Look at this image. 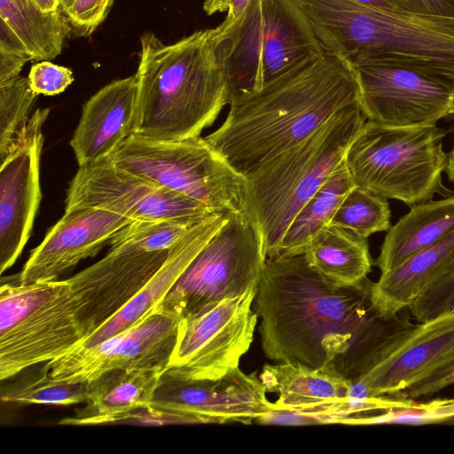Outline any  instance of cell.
<instances>
[{
  "mask_svg": "<svg viewBox=\"0 0 454 454\" xmlns=\"http://www.w3.org/2000/svg\"><path fill=\"white\" fill-rule=\"evenodd\" d=\"M87 389V381L54 380L43 366L38 377L3 391L1 400L23 404L67 406L86 403Z\"/></svg>",
  "mask_w": 454,
  "mask_h": 454,
  "instance_id": "cell-29",
  "label": "cell"
},
{
  "mask_svg": "<svg viewBox=\"0 0 454 454\" xmlns=\"http://www.w3.org/2000/svg\"><path fill=\"white\" fill-rule=\"evenodd\" d=\"M98 207L133 221L199 223L214 214L201 203L123 170L109 159L81 166L69 183L66 208Z\"/></svg>",
  "mask_w": 454,
  "mask_h": 454,
  "instance_id": "cell-12",
  "label": "cell"
},
{
  "mask_svg": "<svg viewBox=\"0 0 454 454\" xmlns=\"http://www.w3.org/2000/svg\"><path fill=\"white\" fill-rule=\"evenodd\" d=\"M182 317L160 302L130 327L85 348L45 363L54 380L89 381L113 370L168 368Z\"/></svg>",
  "mask_w": 454,
  "mask_h": 454,
  "instance_id": "cell-13",
  "label": "cell"
},
{
  "mask_svg": "<svg viewBox=\"0 0 454 454\" xmlns=\"http://www.w3.org/2000/svg\"><path fill=\"white\" fill-rule=\"evenodd\" d=\"M454 418V398L416 402L410 407L395 408L369 417L348 418L345 423L356 425L402 424L425 425L439 423Z\"/></svg>",
  "mask_w": 454,
  "mask_h": 454,
  "instance_id": "cell-31",
  "label": "cell"
},
{
  "mask_svg": "<svg viewBox=\"0 0 454 454\" xmlns=\"http://www.w3.org/2000/svg\"><path fill=\"white\" fill-rule=\"evenodd\" d=\"M212 41L231 98L255 90L325 52L297 0H252L230 27L213 28Z\"/></svg>",
  "mask_w": 454,
  "mask_h": 454,
  "instance_id": "cell-7",
  "label": "cell"
},
{
  "mask_svg": "<svg viewBox=\"0 0 454 454\" xmlns=\"http://www.w3.org/2000/svg\"><path fill=\"white\" fill-rule=\"evenodd\" d=\"M102 259L64 280L0 287V379L72 351L117 314L165 262L125 228Z\"/></svg>",
  "mask_w": 454,
  "mask_h": 454,
  "instance_id": "cell-1",
  "label": "cell"
},
{
  "mask_svg": "<svg viewBox=\"0 0 454 454\" xmlns=\"http://www.w3.org/2000/svg\"><path fill=\"white\" fill-rule=\"evenodd\" d=\"M0 19L25 44L34 61L59 56L72 27L64 12H44L32 0H0Z\"/></svg>",
  "mask_w": 454,
  "mask_h": 454,
  "instance_id": "cell-26",
  "label": "cell"
},
{
  "mask_svg": "<svg viewBox=\"0 0 454 454\" xmlns=\"http://www.w3.org/2000/svg\"><path fill=\"white\" fill-rule=\"evenodd\" d=\"M445 173L447 174L449 180L454 184V146L447 153V165L445 168Z\"/></svg>",
  "mask_w": 454,
  "mask_h": 454,
  "instance_id": "cell-41",
  "label": "cell"
},
{
  "mask_svg": "<svg viewBox=\"0 0 454 454\" xmlns=\"http://www.w3.org/2000/svg\"><path fill=\"white\" fill-rule=\"evenodd\" d=\"M302 254L312 269L343 286L362 285L372 270L367 239L331 224L309 242Z\"/></svg>",
  "mask_w": 454,
  "mask_h": 454,
  "instance_id": "cell-25",
  "label": "cell"
},
{
  "mask_svg": "<svg viewBox=\"0 0 454 454\" xmlns=\"http://www.w3.org/2000/svg\"><path fill=\"white\" fill-rule=\"evenodd\" d=\"M137 97L133 74L105 85L83 104L70 140L79 167L107 159L134 134Z\"/></svg>",
  "mask_w": 454,
  "mask_h": 454,
  "instance_id": "cell-20",
  "label": "cell"
},
{
  "mask_svg": "<svg viewBox=\"0 0 454 454\" xmlns=\"http://www.w3.org/2000/svg\"><path fill=\"white\" fill-rule=\"evenodd\" d=\"M366 120L392 127L432 125L454 114V93L408 67L377 60L350 63Z\"/></svg>",
  "mask_w": 454,
  "mask_h": 454,
  "instance_id": "cell-14",
  "label": "cell"
},
{
  "mask_svg": "<svg viewBox=\"0 0 454 454\" xmlns=\"http://www.w3.org/2000/svg\"><path fill=\"white\" fill-rule=\"evenodd\" d=\"M399 10L425 15L454 17V0H390Z\"/></svg>",
  "mask_w": 454,
  "mask_h": 454,
  "instance_id": "cell-36",
  "label": "cell"
},
{
  "mask_svg": "<svg viewBox=\"0 0 454 454\" xmlns=\"http://www.w3.org/2000/svg\"><path fill=\"white\" fill-rule=\"evenodd\" d=\"M447 131L436 124L392 127L366 120L345 154L356 186L412 207L440 189Z\"/></svg>",
  "mask_w": 454,
  "mask_h": 454,
  "instance_id": "cell-8",
  "label": "cell"
},
{
  "mask_svg": "<svg viewBox=\"0 0 454 454\" xmlns=\"http://www.w3.org/2000/svg\"><path fill=\"white\" fill-rule=\"evenodd\" d=\"M454 261V231L396 267L380 273L372 284L371 301L376 314L385 319L396 317L434 283Z\"/></svg>",
  "mask_w": 454,
  "mask_h": 454,
  "instance_id": "cell-23",
  "label": "cell"
},
{
  "mask_svg": "<svg viewBox=\"0 0 454 454\" xmlns=\"http://www.w3.org/2000/svg\"><path fill=\"white\" fill-rule=\"evenodd\" d=\"M258 286L182 317L167 371L189 380H216L239 367L258 322L253 310Z\"/></svg>",
  "mask_w": 454,
  "mask_h": 454,
  "instance_id": "cell-11",
  "label": "cell"
},
{
  "mask_svg": "<svg viewBox=\"0 0 454 454\" xmlns=\"http://www.w3.org/2000/svg\"><path fill=\"white\" fill-rule=\"evenodd\" d=\"M213 28L165 44L153 32L140 37L134 134L160 141L200 137L231 98L215 55Z\"/></svg>",
  "mask_w": 454,
  "mask_h": 454,
  "instance_id": "cell-4",
  "label": "cell"
},
{
  "mask_svg": "<svg viewBox=\"0 0 454 454\" xmlns=\"http://www.w3.org/2000/svg\"><path fill=\"white\" fill-rule=\"evenodd\" d=\"M167 371V370H166ZM166 371L113 370L88 382L86 405L59 424L88 426L120 423L133 411L148 408Z\"/></svg>",
  "mask_w": 454,
  "mask_h": 454,
  "instance_id": "cell-22",
  "label": "cell"
},
{
  "mask_svg": "<svg viewBox=\"0 0 454 454\" xmlns=\"http://www.w3.org/2000/svg\"><path fill=\"white\" fill-rule=\"evenodd\" d=\"M132 222L98 207L65 209L63 216L32 250L18 283L29 285L56 280L82 260L94 256Z\"/></svg>",
  "mask_w": 454,
  "mask_h": 454,
  "instance_id": "cell-18",
  "label": "cell"
},
{
  "mask_svg": "<svg viewBox=\"0 0 454 454\" xmlns=\"http://www.w3.org/2000/svg\"><path fill=\"white\" fill-rule=\"evenodd\" d=\"M29 55L0 49V84L18 78Z\"/></svg>",
  "mask_w": 454,
  "mask_h": 454,
  "instance_id": "cell-38",
  "label": "cell"
},
{
  "mask_svg": "<svg viewBox=\"0 0 454 454\" xmlns=\"http://www.w3.org/2000/svg\"><path fill=\"white\" fill-rule=\"evenodd\" d=\"M355 186L343 161L296 215L276 257L302 254L309 242L330 225L341 201Z\"/></svg>",
  "mask_w": 454,
  "mask_h": 454,
  "instance_id": "cell-27",
  "label": "cell"
},
{
  "mask_svg": "<svg viewBox=\"0 0 454 454\" xmlns=\"http://www.w3.org/2000/svg\"><path fill=\"white\" fill-rule=\"evenodd\" d=\"M252 0H205L203 10L207 15L227 12L225 20L215 27L221 31L230 27L245 12Z\"/></svg>",
  "mask_w": 454,
  "mask_h": 454,
  "instance_id": "cell-37",
  "label": "cell"
},
{
  "mask_svg": "<svg viewBox=\"0 0 454 454\" xmlns=\"http://www.w3.org/2000/svg\"><path fill=\"white\" fill-rule=\"evenodd\" d=\"M266 392L278 394L277 412H292L340 422L348 417L352 380L334 365L313 368L300 363L265 364L259 375Z\"/></svg>",
  "mask_w": 454,
  "mask_h": 454,
  "instance_id": "cell-19",
  "label": "cell"
},
{
  "mask_svg": "<svg viewBox=\"0 0 454 454\" xmlns=\"http://www.w3.org/2000/svg\"><path fill=\"white\" fill-rule=\"evenodd\" d=\"M256 372L237 367L216 380H189L166 371L150 407L181 415L190 423L251 424L276 413Z\"/></svg>",
  "mask_w": 454,
  "mask_h": 454,
  "instance_id": "cell-15",
  "label": "cell"
},
{
  "mask_svg": "<svg viewBox=\"0 0 454 454\" xmlns=\"http://www.w3.org/2000/svg\"><path fill=\"white\" fill-rule=\"evenodd\" d=\"M114 0H74L64 12L72 31L89 36L106 18Z\"/></svg>",
  "mask_w": 454,
  "mask_h": 454,
  "instance_id": "cell-33",
  "label": "cell"
},
{
  "mask_svg": "<svg viewBox=\"0 0 454 454\" xmlns=\"http://www.w3.org/2000/svg\"><path fill=\"white\" fill-rule=\"evenodd\" d=\"M230 215L228 213H214L192 227L173 244L165 262L141 290L74 349L91 347L136 324L168 294L190 262L228 221Z\"/></svg>",
  "mask_w": 454,
  "mask_h": 454,
  "instance_id": "cell-21",
  "label": "cell"
},
{
  "mask_svg": "<svg viewBox=\"0 0 454 454\" xmlns=\"http://www.w3.org/2000/svg\"><path fill=\"white\" fill-rule=\"evenodd\" d=\"M409 308L419 323L454 314V261Z\"/></svg>",
  "mask_w": 454,
  "mask_h": 454,
  "instance_id": "cell-32",
  "label": "cell"
},
{
  "mask_svg": "<svg viewBox=\"0 0 454 454\" xmlns=\"http://www.w3.org/2000/svg\"><path fill=\"white\" fill-rule=\"evenodd\" d=\"M28 80L31 89L37 94L58 95L71 85L74 75L71 69L43 60L32 66Z\"/></svg>",
  "mask_w": 454,
  "mask_h": 454,
  "instance_id": "cell-34",
  "label": "cell"
},
{
  "mask_svg": "<svg viewBox=\"0 0 454 454\" xmlns=\"http://www.w3.org/2000/svg\"><path fill=\"white\" fill-rule=\"evenodd\" d=\"M454 357V314L404 325L372 355L352 380L371 395H395Z\"/></svg>",
  "mask_w": 454,
  "mask_h": 454,
  "instance_id": "cell-16",
  "label": "cell"
},
{
  "mask_svg": "<svg viewBox=\"0 0 454 454\" xmlns=\"http://www.w3.org/2000/svg\"><path fill=\"white\" fill-rule=\"evenodd\" d=\"M356 104L360 90L350 63L325 51L255 90L232 96L225 120L204 138L247 178Z\"/></svg>",
  "mask_w": 454,
  "mask_h": 454,
  "instance_id": "cell-3",
  "label": "cell"
},
{
  "mask_svg": "<svg viewBox=\"0 0 454 454\" xmlns=\"http://www.w3.org/2000/svg\"><path fill=\"white\" fill-rule=\"evenodd\" d=\"M74 0H59L60 9L65 12Z\"/></svg>",
  "mask_w": 454,
  "mask_h": 454,
  "instance_id": "cell-42",
  "label": "cell"
},
{
  "mask_svg": "<svg viewBox=\"0 0 454 454\" xmlns=\"http://www.w3.org/2000/svg\"><path fill=\"white\" fill-rule=\"evenodd\" d=\"M325 51L416 70L454 93V17L383 10L350 0H297Z\"/></svg>",
  "mask_w": 454,
  "mask_h": 454,
  "instance_id": "cell-5",
  "label": "cell"
},
{
  "mask_svg": "<svg viewBox=\"0 0 454 454\" xmlns=\"http://www.w3.org/2000/svg\"><path fill=\"white\" fill-rule=\"evenodd\" d=\"M109 159L213 213L247 215V181L204 137L160 141L132 134Z\"/></svg>",
  "mask_w": 454,
  "mask_h": 454,
  "instance_id": "cell-9",
  "label": "cell"
},
{
  "mask_svg": "<svg viewBox=\"0 0 454 454\" xmlns=\"http://www.w3.org/2000/svg\"><path fill=\"white\" fill-rule=\"evenodd\" d=\"M37 96L28 78L19 76L0 84V160L25 128Z\"/></svg>",
  "mask_w": 454,
  "mask_h": 454,
  "instance_id": "cell-30",
  "label": "cell"
},
{
  "mask_svg": "<svg viewBox=\"0 0 454 454\" xmlns=\"http://www.w3.org/2000/svg\"><path fill=\"white\" fill-rule=\"evenodd\" d=\"M44 12H54L60 9L59 0H32Z\"/></svg>",
  "mask_w": 454,
  "mask_h": 454,
  "instance_id": "cell-40",
  "label": "cell"
},
{
  "mask_svg": "<svg viewBox=\"0 0 454 454\" xmlns=\"http://www.w3.org/2000/svg\"><path fill=\"white\" fill-rule=\"evenodd\" d=\"M259 229L233 213L182 273L160 303L182 317L258 286L266 262Z\"/></svg>",
  "mask_w": 454,
  "mask_h": 454,
  "instance_id": "cell-10",
  "label": "cell"
},
{
  "mask_svg": "<svg viewBox=\"0 0 454 454\" xmlns=\"http://www.w3.org/2000/svg\"><path fill=\"white\" fill-rule=\"evenodd\" d=\"M365 121L360 104L350 106L247 178V215L259 229L267 259L278 254L293 220L344 161Z\"/></svg>",
  "mask_w": 454,
  "mask_h": 454,
  "instance_id": "cell-6",
  "label": "cell"
},
{
  "mask_svg": "<svg viewBox=\"0 0 454 454\" xmlns=\"http://www.w3.org/2000/svg\"><path fill=\"white\" fill-rule=\"evenodd\" d=\"M354 3L376 8V9H383V10H394L396 8L394 4L390 0H350Z\"/></svg>",
  "mask_w": 454,
  "mask_h": 454,
  "instance_id": "cell-39",
  "label": "cell"
},
{
  "mask_svg": "<svg viewBox=\"0 0 454 454\" xmlns=\"http://www.w3.org/2000/svg\"><path fill=\"white\" fill-rule=\"evenodd\" d=\"M453 231L454 195L414 205L388 229L376 264L386 272Z\"/></svg>",
  "mask_w": 454,
  "mask_h": 454,
  "instance_id": "cell-24",
  "label": "cell"
},
{
  "mask_svg": "<svg viewBox=\"0 0 454 454\" xmlns=\"http://www.w3.org/2000/svg\"><path fill=\"white\" fill-rule=\"evenodd\" d=\"M390 217L387 199L355 186L341 201L330 224L367 239L373 233L387 231Z\"/></svg>",
  "mask_w": 454,
  "mask_h": 454,
  "instance_id": "cell-28",
  "label": "cell"
},
{
  "mask_svg": "<svg viewBox=\"0 0 454 454\" xmlns=\"http://www.w3.org/2000/svg\"><path fill=\"white\" fill-rule=\"evenodd\" d=\"M453 384L454 357L406 390L392 396L415 400L418 397L434 394Z\"/></svg>",
  "mask_w": 454,
  "mask_h": 454,
  "instance_id": "cell-35",
  "label": "cell"
},
{
  "mask_svg": "<svg viewBox=\"0 0 454 454\" xmlns=\"http://www.w3.org/2000/svg\"><path fill=\"white\" fill-rule=\"evenodd\" d=\"M372 284H334L303 254L267 259L254 301L265 356L357 377L394 325L376 314Z\"/></svg>",
  "mask_w": 454,
  "mask_h": 454,
  "instance_id": "cell-2",
  "label": "cell"
},
{
  "mask_svg": "<svg viewBox=\"0 0 454 454\" xmlns=\"http://www.w3.org/2000/svg\"><path fill=\"white\" fill-rule=\"evenodd\" d=\"M50 109H36L0 160V272L13 265L27 244L42 199L39 166L43 126Z\"/></svg>",
  "mask_w": 454,
  "mask_h": 454,
  "instance_id": "cell-17",
  "label": "cell"
}]
</instances>
